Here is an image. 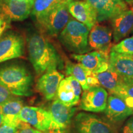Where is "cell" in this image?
I'll list each match as a JSON object with an SVG mask.
<instances>
[{"mask_svg": "<svg viewBox=\"0 0 133 133\" xmlns=\"http://www.w3.org/2000/svg\"><path fill=\"white\" fill-rule=\"evenodd\" d=\"M26 42L29 60L37 75L41 76L50 68L61 65L59 54L44 35L36 31L30 33Z\"/></svg>", "mask_w": 133, "mask_h": 133, "instance_id": "1", "label": "cell"}, {"mask_svg": "<svg viewBox=\"0 0 133 133\" xmlns=\"http://www.w3.org/2000/svg\"><path fill=\"white\" fill-rule=\"evenodd\" d=\"M33 84L32 75L22 65L11 64L0 67V84L13 95L31 96Z\"/></svg>", "mask_w": 133, "mask_h": 133, "instance_id": "2", "label": "cell"}, {"mask_svg": "<svg viewBox=\"0 0 133 133\" xmlns=\"http://www.w3.org/2000/svg\"><path fill=\"white\" fill-rule=\"evenodd\" d=\"M90 30L74 18L69 21L59 35V40L70 52L76 54H85L90 51L88 38Z\"/></svg>", "mask_w": 133, "mask_h": 133, "instance_id": "3", "label": "cell"}, {"mask_svg": "<svg viewBox=\"0 0 133 133\" xmlns=\"http://www.w3.org/2000/svg\"><path fill=\"white\" fill-rule=\"evenodd\" d=\"M72 0L63 2L36 19L43 33L50 36L60 34L69 21V4Z\"/></svg>", "mask_w": 133, "mask_h": 133, "instance_id": "4", "label": "cell"}, {"mask_svg": "<svg viewBox=\"0 0 133 133\" xmlns=\"http://www.w3.org/2000/svg\"><path fill=\"white\" fill-rule=\"evenodd\" d=\"M19 118L23 122L43 132H64L55 122L49 111L42 108L31 106L24 107L19 114Z\"/></svg>", "mask_w": 133, "mask_h": 133, "instance_id": "5", "label": "cell"}, {"mask_svg": "<svg viewBox=\"0 0 133 133\" xmlns=\"http://www.w3.org/2000/svg\"><path fill=\"white\" fill-rule=\"evenodd\" d=\"M78 133H117L114 126L96 115L80 112L75 118Z\"/></svg>", "mask_w": 133, "mask_h": 133, "instance_id": "6", "label": "cell"}, {"mask_svg": "<svg viewBox=\"0 0 133 133\" xmlns=\"http://www.w3.org/2000/svg\"><path fill=\"white\" fill-rule=\"evenodd\" d=\"M24 51V39L19 33L8 31L0 37V63L21 57Z\"/></svg>", "mask_w": 133, "mask_h": 133, "instance_id": "7", "label": "cell"}, {"mask_svg": "<svg viewBox=\"0 0 133 133\" xmlns=\"http://www.w3.org/2000/svg\"><path fill=\"white\" fill-rule=\"evenodd\" d=\"M108 92L102 86L91 87L84 91L81 96L79 107L86 112L99 113L105 110Z\"/></svg>", "mask_w": 133, "mask_h": 133, "instance_id": "8", "label": "cell"}, {"mask_svg": "<svg viewBox=\"0 0 133 133\" xmlns=\"http://www.w3.org/2000/svg\"><path fill=\"white\" fill-rule=\"evenodd\" d=\"M34 1L29 0H0V14L10 21H23L31 14Z\"/></svg>", "mask_w": 133, "mask_h": 133, "instance_id": "9", "label": "cell"}, {"mask_svg": "<svg viewBox=\"0 0 133 133\" xmlns=\"http://www.w3.org/2000/svg\"><path fill=\"white\" fill-rule=\"evenodd\" d=\"M97 14V22L110 20L128 10L124 0H86Z\"/></svg>", "mask_w": 133, "mask_h": 133, "instance_id": "10", "label": "cell"}, {"mask_svg": "<svg viewBox=\"0 0 133 133\" xmlns=\"http://www.w3.org/2000/svg\"><path fill=\"white\" fill-rule=\"evenodd\" d=\"M64 78V75L60 73L57 68H50L38 79L36 89L46 100L51 101L56 96L60 83Z\"/></svg>", "mask_w": 133, "mask_h": 133, "instance_id": "11", "label": "cell"}, {"mask_svg": "<svg viewBox=\"0 0 133 133\" xmlns=\"http://www.w3.org/2000/svg\"><path fill=\"white\" fill-rule=\"evenodd\" d=\"M112 30L107 26L96 24L90 30L88 44L91 49L109 55L112 48Z\"/></svg>", "mask_w": 133, "mask_h": 133, "instance_id": "12", "label": "cell"}, {"mask_svg": "<svg viewBox=\"0 0 133 133\" xmlns=\"http://www.w3.org/2000/svg\"><path fill=\"white\" fill-rule=\"evenodd\" d=\"M71 57L94 74L104 72L109 69V55L94 51L83 54H71Z\"/></svg>", "mask_w": 133, "mask_h": 133, "instance_id": "13", "label": "cell"}, {"mask_svg": "<svg viewBox=\"0 0 133 133\" xmlns=\"http://www.w3.org/2000/svg\"><path fill=\"white\" fill-rule=\"evenodd\" d=\"M110 22L115 42L118 43L133 33L132 10H126L110 19Z\"/></svg>", "mask_w": 133, "mask_h": 133, "instance_id": "14", "label": "cell"}, {"mask_svg": "<svg viewBox=\"0 0 133 133\" xmlns=\"http://www.w3.org/2000/svg\"><path fill=\"white\" fill-rule=\"evenodd\" d=\"M69 13L76 21L91 30L97 23V14L92 6L86 1H71L69 4Z\"/></svg>", "mask_w": 133, "mask_h": 133, "instance_id": "15", "label": "cell"}, {"mask_svg": "<svg viewBox=\"0 0 133 133\" xmlns=\"http://www.w3.org/2000/svg\"><path fill=\"white\" fill-rule=\"evenodd\" d=\"M105 114L109 120L119 123L133 115V110L121 97L111 94L108 98Z\"/></svg>", "mask_w": 133, "mask_h": 133, "instance_id": "16", "label": "cell"}, {"mask_svg": "<svg viewBox=\"0 0 133 133\" xmlns=\"http://www.w3.org/2000/svg\"><path fill=\"white\" fill-rule=\"evenodd\" d=\"M65 73L72 76L80 83L83 91L91 87L100 86L97 78V74L89 70L79 63L75 64L69 61L65 65Z\"/></svg>", "mask_w": 133, "mask_h": 133, "instance_id": "17", "label": "cell"}, {"mask_svg": "<svg viewBox=\"0 0 133 133\" xmlns=\"http://www.w3.org/2000/svg\"><path fill=\"white\" fill-rule=\"evenodd\" d=\"M109 68L125 79H133V57L131 55L119 54L110 51Z\"/></svg>", "mask_w": 133, "mask_h": 133, "instance_id": "18", "label": "cell"}, {"mask_svg": "<svg viewBox=\"0 0 133 133\" xmlns=\"http://www.w3.org/2000/svg\"><path fill=\"white\" fill-rule=\"evenodd\" d=\"M76 110L75 107L66 106L58 99L53 101L48 110L55 122L62 131L71 123Z\"/></svg>", "mask_w": 133, "mask_h": 133, "instance_id": "19", "label": "cell"}, {"mask_svg": "<svg viewBox=\"0 0 133 133\" xmlns=\"http://www.w3.org/2000/svg\"><path fill=\"white\" fill-rule=\"evenodd\" d=\"M0 107L3 114L2 123L17 126L21 125L22 121L19 118V114L24 107L21 99L13 97Z\"/></svg>", "mask_w": 133, "mask_h": 133, "instance_id": "20", "label": "cell"}, {"mask_svg": "<svg viewBox=\"0 0 133 133\" xmlns=\"http://www.w3.org/2000/svg\"><path fill=\"white\" fill-rule=\"evenodd\" d=\"M100 86L107 89L110 94H114L123 83L124 78L109 67L104 72L97 74Z\"/></svg>", "mask_w": 133, "mask_h": 133, "instance_id": "21", "label": "cell"}, {"mask_svg": "<svg viewBox=\"0 0 133 133\" xmlns=\"http://www.w3.org/2000/svg\"><path fill=\"white\" fill-rule=\"evenodd\" d=\"M56 96L57 99L69 107H74L79 102L76 99L72 86L66 78L60 83Z\"/></svg>", "mask_w": 133, "mask_h": 133, "instance_id": "22", "label": "cell"}, {"mask_svg": "<svg viewBox=\"0 0 133 133\" xmlns=\"http://www.w3.org/2000/svg\"><path fill=\"white\" fill-rule=\"evenodd\" d=\"M68 0H35L31 14L35 20L56 7Z\"/></svg>", "mask_w": 133, "mask_h": 133, "instance_id": "23", "label": "cell"}, {"mask_svg": "<svg viewBox=\"0 0 133 133\" xmlns=\"http://www.w3.org/2000/svg\"><path fill=\"white\" fill-rule=\"evenodd\" d=\"M112 95L121 97L133 110V79L124 78L123 84Z\"/></svg>", "mask_w": 133, "mask_h": 133, "instance_id": "24", "label": "cell"}, {"mask_svg": "<svg viewBox=\"0 0 133 133\" xmlns=\"http://www.w3.org/2000/svg\"><path fill=\"white\" fill-rule=\"evenodd\" d=\"M110 51L119 54H133V36L124 38L116 44L112 46Z\"/></svg>", "mask_w": 133, "mask_h": 133, "instance_id": "25", "label": "cell"}, {"mask_svg": "<svg viewBox=\"0 0 133 133\" xmlns=\"http://www.w3.org/2000/svg\"><path fill=\"white\" fill-rule=\"evenodd\" d=\"M66 79L69 80L70 83L71 84V86H72L73 89H74L75 94L76 98L78 101H79L80 99V96L81 94V86L78 81L75 78L74 76H69L66 77Z\"/></svg>", "mask_w": 133, "mask_h": 133, "instance_id": "26", "label": "cell"}, {"mask_svg": "<svg viewBox=\"0 0 133 133\" xmlns=\"http://www.w3.org/2000/svg\"><path fill=\"white\" fill-rule=\"evenodd\" d=\"M17 133H53V132H43V131L37 130L36 129H33L30 124L26 123H22V124L20 128ZM55 133H64V132H55Z\"/></svg>", "mask_w": 133, "mask_h": 133, "instance_id": "27", "label": "cell"}, {"mask_svg": "<svg viewBox=\"0 0 133 133\" xmlns=\"http://www.w3.org/2000/svg\"><path fill=\"white\" fill-rule=\"evenodd\" d=\"M12 95L6 88L0 84V106L13 98Z\"/></svg>", "mask_w": 133, "mask_h": 133, "instance_id": "28", "label": "cell"}, {"mask_svg": "<svg viewBox=\"0 0 133 133\" xmlns=\"http://www.w3.org/2000/svg\"><path fill=\"white\" fill-rule=\"evenodd\" d=\"M11 21L2 14H0V37L3 35L5 30L10 28Z\"/></svg>", "mask_w": 133, "mask_h": 133, "instance_id": "29", "label": "cell"}, {"mask_svg": "<svg viewBox=\"0 0 133 133\" xmlns=\"http://www.w3.org/2000/svg\"><path fill=\"white\" fill-rule=\"evenodd\" d=\"M21 126H12L2 123L0 126V133H17L19 131Z\"/></svg>", "mask_w": 133, "mask_h": 133, "instance_id": "30", "label": "cell"}, {"mask_svg": "<svg viewBox=\"0 0 133 133\" xmlns=\"http://www.w3.org/2000/svg\"><path fill=\"white\" fill-rule=\"evenodd\" d=\"M121 133H133V116L126 121L123 128Z\"/></svg>", "mask_w": 133, "mask_h": 133, "instance_id": "31", "label": "cell"}, {"mask_svg": "<svg viewBox=\"0 0 133 133\" xmlns=\"http://www.w3.org/2000/svg\"><path fill=\"white\" fill-rule=\"evenodd\" d=\"M3 123V114L2 110H1V108L0 107V126Z\"/></svg>", "mask_w": 133, "mask_h": 133, "instance_id": "32", "label": "cell"}, {"mask_svg": "<svg viewBox=\"0 0 133 133\" xmlns=\"http://www.w3.org/2000/svg\"><path fill=\"white\" fill-rule=\"evenodd\" d=\"M124 1H125L126 2H127V3H129V4H131V3L133 1V0H124Z\"/></svg>", "mask_w": 133, "mask_h": 133, "instance_id": "33", "label": "cell"}, {"mask_svg": "<svg viewBox=\"0 0 133 133\" xmlns=\"http://www.w3.org/2000/svg\"><path fill=\"white\" fill-rule=\"evenodd\" d=\"M131 4H132V11H133V1H132V3H131Z\"/></svg>", "mask_w": 133, "mask_h": 133, "instance_id": "34", "label": "cell"}, {"mask_svg": "<svg viewBox=\"0 0 133 133\" xmlns=\"http://www.w3.org/2000/svg\"><path fill=\"white\" fill-rule=\"evenodd\" d=\"M29 1H34L35 0H29Z\"/></svg>", "mask_w": 133, "mask_h": 133, "instance_id": "35", "label": "cell"}, {"mask_svg": "<svg viewBox=\"0 0 133 133\" xmlns=\"http://www.w3.org/2000/svg\"><path fill=\"white\" fill-rule=\"evenodd\" d=\"M131 56H132V57H133V54H132V55H131Z\"/></svg>", "mask_w": 133, "mask_h": 133, "instance_id": "36", "label": "cell"}]
</instances>
